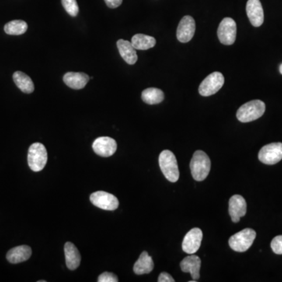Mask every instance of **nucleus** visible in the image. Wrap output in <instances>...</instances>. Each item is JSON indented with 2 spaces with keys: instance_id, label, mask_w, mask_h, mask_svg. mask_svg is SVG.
I'll use <instances>...</instances> for the list:
<instances>
[{
  "instance_id": "14",
  "label": "nucleus",
  "mask_w": 282,
  "mask_h": 282,
  "mask_svg": "<svg viewBox=\"0 0 282 282\" xmlns=\"http://www.w3.org/2000/svg\"><path fill=\"white\" fill-rule=\"evenodd\" d=\"M246 211V202L242 196L235 195L230 199L229 214L233 222H239L241 217H245Z\"/></svg>"
},
{
  "instance_id": "5",
  "label": "nucleus",
  "mask_w": 282,
  "mask_h": 282,
  "mask_svg": "<svg viewBox=\"0 0 282 282\" xmlns=\"http://www.w3.org/2000/svg\"><path fill=\"white\" fill-rule=\"evenodd\" d=\"M256 237V231L251 228H245L230 238V247L235 252H245L252 246Z\"/></svg>"
},
{
  "instance_id": "3",
  "label": "nucleus",
  "mask_w": 282,
  "mask_h": 282,
  "mask_svg": "<svg viewBox=\"0 0 282 282\" xmlns=\"http://www.w3.org/2000/svg\"><path fill=\"white\" fill-rule=\"evenodd\" d=\"M160 168L168 180L175 183L179 179V172L177 161L173 153L169 150L162 151L158 158Z\"/></svg>"
},
{
  "instance_id": "1",
  "label": "nucleus",
  "mask_w": 282,
  "mask_h": 282,
  "mask_svg": "<svg viewBox=\"0 0 282 282\" xmlns=\"http://www.w3.org/2000/svg\"><path fill=\"white\" fill-rule=\"evenodd\" d=\"M190 169L194 179L197 181L204 180L211 169L210 157L204 151H196L191 161Z\"/></svg>"
},
{
  "instance_id": "12",
  "label": "nucleus",
  "mask_w": 282,
  "mask_h": 282,
  "mask_svg": "<svg viewBox=\"0 0 282 282\" xmlns=\"http://www.w3.org/2000/svg\"><path fill=\"white\" fill-rule=\"evenodd\" d=\"M94 152L100 156H112L117 150V143L114 139L109 137H102L94 140L92 144Z\"/></svg>"
},
{
  "instance_id": "31",
  "label": "nucleus",
  "mask_w": 282,
  "mask_h": 282,
  "mask_svg": "<svg viewBox=\"0 0 282 282\" xmlns=\"http://www.w3.org/2000/svg\"><path fill=\"white\" fill-rule=\"evenodd\" d=\"M39 282H46V280H39Z\"/></svg>"
},
{
  "instance_id": "10",
  "label": "nucleus",
  "mask_w": 282,
  "mask_h": 282,
  "mask_svg": "<svg viewBox=\"0 0 282 282\" xmlns=\"http://www.w3.org/2000/svg\"><path fill=\"white\" fill-rule=\"evenodd\" d=\"M203 234L198 227L192 228L185 235L182 243L183 252L187 254H195L200 248L203 241Z\"/></svg>"
},
{
  "instance_id": "19",
  "label": "nucleus",
  "mask_w": 282,
  "mask_h": 282,
  "mask_svg": "<svg viewBox=\"0 0 282 282\" xmlns=\"http://www.w3.org/2000/svg\"><path fill=\"white\" fill-rule=\"evenodd\" d=\"M66 265L71 270H76L81 263V255L76 247L71 242H66L64 245Z\"/></svg>"
},
{
  "instance_id": "20",
  "label": "nucleus",
  "mask_w": 282,
  "mask_h": 282,
  "mask_svg": "<svg viewBox=\"0 0 282 282\" xmlns=\"http://www.w3.org/2000/svg\"><path fill=\"white\" fill-rule=\"evenodd\" d=\"M154 266L152 258L144 251L140 254V257L133 266V271L137 275L149 273L152 271Z\"/></svg>"
},
{
  "instance_id": "8",
  "label": "nucleus",
  "mask_w": 282,
  "mask_h": 282,
  "mask_svg": "<svg viewBox=\"0 0 282 282\" xmlns=\"http://www.w3.org/2000/svg\"><path fill=\"white\" fill-rule=\"evenodd\" d=\"M259 161L266 165H274L282 159V143H271L263 146L258 154Z\"/></svg>"
},
{
  "instance_id": "4",
  "label": "nucleus",
  "mask_w": 282,
  "mask_h": 282,
  "mask_svg": "<svg viewBox=\"0 0 282 282\" xmlns=\"http://www.w3.org/2000/svg\"><path fill=\"white\" fill-rule=\"evenodd\" d=\"M47 151L41 143H35L29 147L28 162L29 167L34 172L43 170L47 162Z\"/></svg>"
},
{
  "instance_id": "6",
  "label": "nucleus",
  "mask_w": 282,
  "mask_h": 282,
  "mask_svg": "<svg viewBox=\"0 0 282 282\" xmlns=\"http://www.w3.org/2000/svg\"><path fill=\"white\" fill-rule=\"evenodd\" d=\"M224 84V77L222 73L215 71L208 75L199 85V92L201 96L210 97L217 93Z\"/></svg>"
},
{
  "instance_id": "24",
  "label": "nucleus",
  "mask_w": 282,
  "mask_h": 282,
  "mask_svg": "<svg viewBox=\"0 0 282 282\" xmlns=\"http://www.w3.org/2000/svg\"><path fill=\"white\" fill-rule=\"evenodd\" d=\"M28 30V24L22 20H15L6 24L4 31L11 36H20L24 34Z\"/></svg>"
},
{
  "instance_id": "7",
  "label": "nucleus",
  "mask_w": 282,
  "mask_h": 282,
  "mask_svg": "<svg viewBox=\"0 0 282 282\" xmlns=\"http://www.w3.org/2000/svg\"><path fill=\"white\" fill-rule=\"evenodd\" d=\"M217 36L220 43L226 46L234 44L236 40L237 25L232 18H225L219 25Z\"/></svg>"
},
{
  "instance_id": "26",
  "label": "nucleus",
  "mask_w": 282,
  "mask_h": 282,
  "mask_svg": "<svg viewBox=\"0 0 282 282\" xmlns=\"http://www.w3.org/2000/svg\"><path fill=\"white\" fill-rule=\"evenodd\" d=\"M272 250L275 254L282 255V235L275 237L270 243Z\"/></svg>"
},
{
  "instance_id": "9",
  "label": "nucleus",
  "mask_w": 282,
  "mask_h": 282,
  "mask_svg": "<svg viewBox=\"0 0 282 282\" xmlns=\"http://www.w3.org/2000/svg\"><path fill=\"white\" fill-rule=\"evenodd\" d=\"M89 199L93 206L108 211L116 210L119 206V200L116 196L102 191L92 193Z\"/></svg>"
},
{
  "instance_id": "2",
  "label": "nucleus",
  "mask_w": 282,
  "mask_h": 282,
  "mask_svg": "<svg viewBox=\"0 0 282 282\" xmlns=\"http://www.w3.org/2000/svg\"><path fill=\"white\" fill-rule=\"evenodd\" d=\"M266 110L264 102L254 100L240 107L237 112V119L241 123H250L263 116Z\"/></svg>"
},
{
  "instance_id": "29",
  "label": "nucleus",
  "mask_w": 282,
  "mask_h": 282,
  "mask_svg": "<svg viewBox=\"0 0 282 282\" xmlns=\"http://www.w3.org/2000/svg\"><path fill=\"white\" fill-rule=\"evenodd\" d=\"M105 2L109 8L116 9L123 4V0H105Z\"/></svg>"
},
{
  "instance_id": "15",
  "label": "nucleus",
  "mask_w": 282,
  "mask_h": 282,
  "mask_svg": "<svg viewBox=\"0 0 282 282\" xmlns=\"http://www.w3.org/2000/svg\"><path fill=\"white\" fill-rule=\"evenodd\" d=\"M202 261L196 255L192 254L181 261L180 269L184 273H190L194 280L200 278V269Z\"/></svg>"
},
{
  "instance_id": "22",
  "label": "nucleus",
  "mask_w": 282,
  "mask_h": 282,
  "mask_svg": "<svg viewBox=\"0 0 282 282\" xmlns=\"http://www.w3.org/2000/svg\"><path fill=\"white\" fill-rule=\"evenodd\" d=\"M131 43L136 50H147L155 46L156 39L147 35L137 34L132 38Z\"/></svg>"
},
{
  "instance_id": "25",
  "label": "nucleus",
  "mask_w": 282,
  "mask_h": 282,
  "mask_svg": "<svg viewBox=\"0 0 282 282\" xmlns=\"http://www.w3.org/2000/svg\"><path fill=\"white\" fill-rule=\"evenodd\" d=\"M63 7L66 12L71 17H76L79 12L78 4L76 0H61Z\"/></svg>"
},
{
  "instance_id": "11",
  "label": "nucleus",
  "mask_w": 282,
  "mask_h": 282,
  "mask_svg": "<svg viewBox=\"0 0 282 282\" xmlns=\"http://www.w3.org/2000/svg\"><path fill=\"white\" fill-rule=\"evenodd\" d=\"M196 32V22L192 17L184 16L179 22L176 31V37L181 43H188L192 40Z\"/></svg>"
},
{
  "instance_id": "16",
  "label": "nucleus",
  "mask_w": 282,
  "mask_h": 282,
  "mask_svg": "<svg viewBox=\"0 0 282 282\" xmlns=\"http://www.w3.org/2000/svg\"><path fill=\"white\" fill-rule=\"evenodd\" d=\"M32 248L28 245H20L11 248L7 254V259L13 264L22 263L28 260L32 256Z\"/></svg>"
},
{
  "instance_id": "18",
  "label": "nucleus",
  "mask_w": 282,
  "mask_h": 282,
  "mask_svg": "<svg viewBox=\"0 0 282 282\" xmlns=\"http://www.w3.org/2000/svg\"><path fill=\"white\" fill-rule=\"evenodd\" d=\"M89 76L82 72H68L64 75V83L73 89H82L86 85Z\"/></svg>"
},
{
  "instance_id": "13",
  "label": "nucleus",
  "mask_w": 282,
  "mask_h": 282,
  "mask_svg": "<svg viewBox=\"0 0 282 282\" xmlns=\"http://www.w3.org/2000/svg\"><path fill=\"white\" fill-rule=\"evenodd\" d=\"M246 13L249 22L254 27H259L264 22V13L259 0H248Z\"/></svg>"
},
{
  "instance_id": "28",
  "label": "nucleus",
  "mask_w": 282,
  "mask_h": 282,
  "mask_svg": "<svg viewBox=\"0 0 282 282\" xmlns=\"http://www.w3.org/2000/svg\"><path fill=\"white\" fill-rule=\"evenodd\" d=\"M158 282H174L173 277L171 276L169 273H166V272H162V273H160L159 276H158Z\"/></svg>"
},
{
  "instance_id": "27",
  "label": "nucleus",
  "mask_w": 282,
  "mask_h": 282,
  "mask_svg": "<svg viewBox=\"0 0 282 282\" xmlns=\"http://www.w3.org/2000/svg\"><path fill=\"white\" fill-rule=\"evenodd\" d=\"M99 282H118L119 278L116 274L110 272H104L98 277Z\"/></svg>"
},
{
  "instance_id": "30",
  "label": "nucleus",
  "mask_w": 282,
  "mask_h": 282,
  "mask_svg": "<svg viewBox=\"0 0 282 282\" xmlns=\"http://www.w3.org/2000/svg\"><path fill=\"white\" fill-rule=\"evenodd\" d=\"M279 71H280V73L282 75V64H280V67H279Z\"/></svg>"
},
{
  "instance_id": "23",
  "label": "nucleus",
  "mask_w": 282,
  "mask_h": 282,
  "mask_svg": "<svg viewBox=\"0 0 282 282\" xmlns=\"http://www.w3.org/2000/svg\"><path fill=\"white\" fill-rule=\"evenodd\" d=\"M143 102L147 105H158L163 102L164 92L158 88H147L141 94Z\"/></svg>"
},
{
  "instance_id": "17",
  "label": "nucleus",
  "mask_w": 282,
  "mask_h": 282,
  "mask_svg": "<svg viewBox=\"0 0 282 282\" xmlns=\"http://www.w3.org/2000/svg\"><path fill=\"white\" fill-rule=\"evenodd\" d=\"M117 47L119 53L123 60L130 65L135 64L138 60L136 49L132 46L130 42L125 39H119L117 42Z\"/></svg>"
},
{
  "instance_id": "21",
  "label": "nucleus",
  "mask_w": 282,
  "mask_h": 282,
  "mask_svg": "<svg viewBox=\"0 0 282 282\" xmlns=\"http://www.w3.org/2000/svg\"><path fill=\"white\" fill-rule=\"evenodd\" d=\"M13 78L17 86L25 93H32L35 89V85L29 75L22 71H16L13 75Z\"/></svg>"
}]
</instances>
